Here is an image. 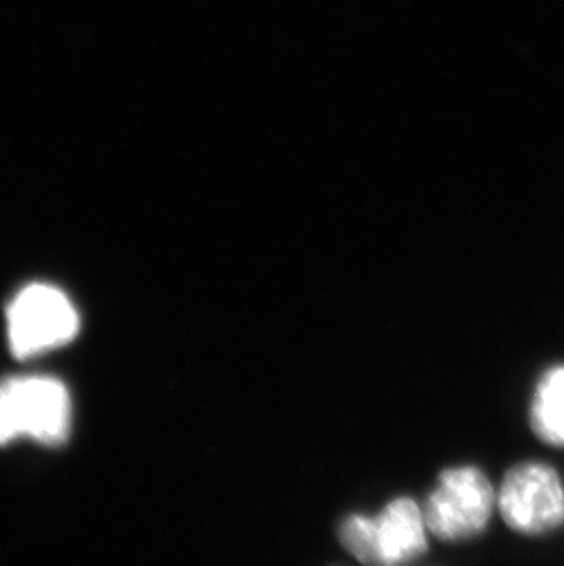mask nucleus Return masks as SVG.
<instances>
[{"label":"nucleus","instance_id":"f257e3e1","mask_svg":"<svg viewBox=\"0 0 564 566\" xmlns=\"http://www.w3.org/2000/svg\"><path fill=\"white\" fill-rule=\"evenodd\" d=\"M424 510L409 497H398L374 515L354 513L340 526L341 545L365 565H401L427 552Z\"/></svg>","mask_w":564,"mask_h":566},{"label":"nucleus","instance_id":"f03ea898","mask_svg":"<svg viewBox=\"0 0 564 566\" xmlns=\"http://www.w3.org/2000/svg\"><path fill=\"white\" fill-rule=\"evenodd\" d=\"M70 431V398L54 378H10L0 381V446L32 437L44 446H61Z\"/></svg>","mask_w":564,"mask_h":566},{"label":"nucleus","instance_id":"7ed1b4c3","mask_svg":"<svg viewBox=\"0 0 564 566\" xmlns=\"http://www.w3.org/2000/svg\"><path fill=\"white\" fill-rule=\"evenodd\" d=\"M497 504L488 476L473 465L449 468L427 497L424 510L427 528L442 541L471 539L484 532Z\"/></svg>","mask_w":564,"mask_h":566},{"label":"nucleus","instance_id":"20e7f679","mask_svg":"<svg viewBox=\"0 0 564 566\" xmlns=\"http://www.w3.org/2000/svg\"><path fill=\"white\" fill-rule=\"evenodd\" d=\"M80 315L61 290L32 284L8 308V336L13 356L27 359L72 342Z\"/></svg>","mask_w":564,"mask_h":566},{"label":"nucleus","instance_id":"39448f33","mask_svg":"<svg viewBox=\"0 0 564 566\" xmlns=\"http://www.w3.org/2000/svg\"><path fill=\"white\" fill-rule=\"evenodd\" d=\"M497 504L508 526L521 534H546L564 524L563 481L554 468L541 462L511 468Z\"/></svg>","mask_w":564,"mask_h":566},{"label":"nucleus","instance_id":"423d86ee","mask_svg":"<svg viewBox=\"0 0 564 566\" xmlns=\"http://www.w3.org/2000/svg\"><path fill=\"white\" fill-rule=\"evenodd\" d=\"M530 423L543 442L564 448V365L546 370L539 379Z\"/></svg>","mask_w":564,"mask_h":566}]
</instances>
